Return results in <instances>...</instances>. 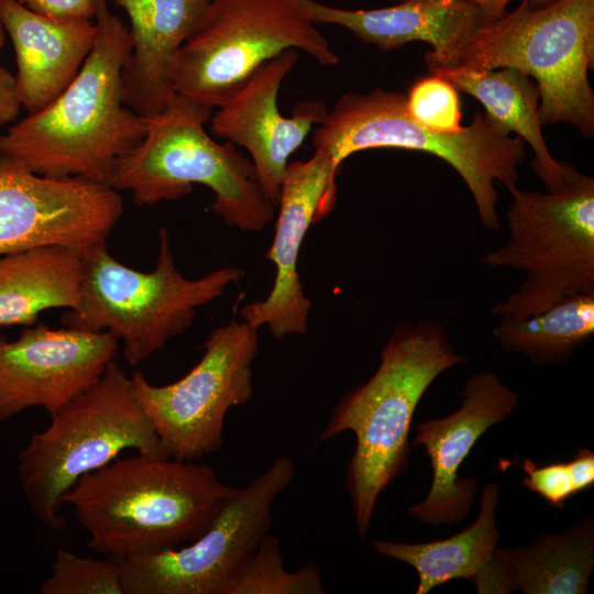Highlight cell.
Wrapping results in <instances>:
<instances>
[{
  "mask_svg": "<svg viewBox=\"0 0 594 594\" xmlns=\"http://www.w3.org/2000/svg\"><path fill=\"white\" fill-rule=\"evenodd\" d=\"M296 1L315 24L343 26L362 42L383 51L416 41L430 44L432 51L425 56L429 70L452 67L463 45L484 23L481 11L466 0H406L371 10Z\"/></svg>",
  "mask_w": 594,
  "mask_h": 594,
  "instance_id": "cell-18",
  "label": "cell"
},
{
  "mask_svg": "<svg viewBox=\"0 0 594 594\" xmlns=\"http://www.w3.org/2000/svg\"><path fill=\"white\" fill-rule=\"evenodd\" d=\"M234 490L207 464L139 453L85 474L62 503L89 535L88 548L125 559L197 539Z\"/></svg>",
  "mask_w": 594,
  "mask_h": 594,
  "instance_id": "cell-2",
  "label": "cell"
},
{
  "mask_svg": "<svg viewBox=\"0 0 594 594\" xmlns=\"http://www.w3.org/2000/svg\"><path fill=\"white\" fill-rule=\"evenodd\" d=\"M476 7L484 16V23L492 22L506 13V7L512 0H466ZM557 0H531L535 6H547Z\"/></svg>",
  "mask_w": 594,
  "mask_h": 594,
  "instance_id": "cell-32",
  "label": "cell"
},
{
  "mask_svg": "<svg viewBox=\"0 0 594 594\" xmlns=\"http://www.w3.org/2000/svg\"><path fill=\"white\" fill-rule=\"evenodd\" d=\"M594 333V294L565 297L524 318L499 319L493 334L507 352L538 365L563 364Z\"/></svg>",
  "mask_w": 594,
  "mask_h": 594,
  "instance_id": "cell-25",
  "label": "cell"
},
{
  "mask_svg": "<svg viewBox=\"0 0 594 594\" xmlns=\"http://www.w3.org/2000/svg\"><path fill=\"white\" fill-rule=\"evenodd\" d=\"M519 466L525 473L524 485L557 508L594 484V453L585 448H579L568 462L537 465L525 459Z\"/></svg>",
  "mask_w": 594,
  "mask_h": 594,
  "instance_id": "cell-28",
  "label": "cell"
},
{
  "mask_svg": "<svg viewBox=\"0 0 594 594\" xmlns=\"http://www.w3.org/2000/svg\"><path fill=\"white\" fill-rule=\"evenodd\" d=\"M466 361L440 323H400L384 344L376 372L333 408L318 440L348 430L355 435L346 486L361 540L370 530L378 496L407 466L420 399L441 373Z\"/></svg>",
  "mask_w": 594,
  "mask_h": 594,
  "instance_id": "cell-3",
  "label": "cell"
},
{
  "mask_svg": "<svg viewBox=\"0 0 594 594\" xmlns=\"http://www.w3.org/2000/svg\"><path fill=\"white\" fill-rule=\"evenodd\" d=\"M298 58L286 50L260 66L249 80L211 114V132L244 147L265 197L276 206L290 155L327 113L320 101H302L292 117L280 114L277 96Z\"/></svg>",
  "mask_w": 594,
  "mask_h": 594,
  "instance_id": "cell-16",
  "label": "cell"
},
{
  "mask_svg": "<svg viewBox=\"0 0 594 594\" xmlns=\"http://www.w3.org/2000/svg\"><path fill=\"white\" fill-rule=\"evenodd\" d=\"M158 238L156 265L147 273L117 261L106 242L85 250L79 302L61 318L65 328L116 334L131 366L182 334L191 326L197 308L219 298L245 275L241 268L227 266L188 279L176 267L166 228L158 230Z\"/></svg>",
  "mask_w": 594,
  "mask_h": 594,
  "instance_id": "cell-8",
  "label": "cell"
},
{
  "mask_svg": "<svg viewBox=\"0 0 594 594\" xmlns=\"http://www.w3.org/2000/svg\"><path fill=\"white\" fill-rule=\"evenodd\" d=\"M21 106L15 77L0 67V129L16 119Z\"/></svg>",
  "mask_w": 594,
  "mask_h": 594,
  "instance_id": "cell-31",
  "label": "cell"
},
{
  "mask_svg": "<svg viewBox=\"0 0 594 594\" xmlns=\"http://www.w3.org/2000/svg\"><path fill=\"white\" fill-rule=\"evenodd\" d=\"M0 16L15 51L21 103L34 113L74 80L95 44L96 23L47 18L18 0H0Z\"/></svg>",
  "mask_w": 594,
  "mask_h": 594,
  "instance_id": "cell-20",
  "label": "cell"
},
{
  "mask_svg": "<svg viewBox=\"0 0 594 594\" xmlns=\"http://www.w3.org/2000/svg\"><path fill=\"white\" fill-rule=\"evenodd\" d=\"M50 571L40 585L41 594H123L117 559L79 557L58 549Z\"/></svg>",
  "mask_w": 594,
  "mask_h": 594,
  "instance_id": "cell-27",
  "label": "cell"
},
{
  "mask_svg": "<svg viewBox=\"0 0 594 594\" xmlns=\"http://www.w3.org/2000/svg\"><path fill=\"white\" fill-rule=\"evenodd\" d=\"M118 349L110 331L35 323L15 340L0 334V421L31 407L52 417L101 378Z\"/></svg>",
  "mask_w": 594,
  "mask_h": 594,
  "instance_id": "cell-14",
  "label": "cell"
},
{
  "mask_svg": "<svg viewBox=\"0 0 594 594\" xmlns=\"http://www.w3.org/2000/svg\"><path fill=\"white\" fill-rule=\"evenodd\" d=\"M593 65L594 0H557L540 7L522 0L512 12L480 25L452 67L524 72L539 87L541 125L566 122L591 139Z\"/></svg>",
  "mask_w": 594,
  "mask_h": 594,
  "instance_id": "cell-7",
  "label": "cell"
},
{
  "mask_svg": "<svg viewBox=\"0 0 594 594\" xmlns=\"http://www.w3.org/2000/svg\"><path fill=\"white\" fill-rule=\"evenodd\" d=\"M210 0H113L131 21L133 47L122 70L124 103L143 118L161 113L176 95L177 53L202 21Z\"/></svg>",
  "mask_w": 594,
  "mask_h": 594,
  "instance_id": "cell-19",
  "label": "cell"
},
{
  "mask_svg": "<svg viewBox=\"0 0 594 594\" xmlns=\"http://www.w3.org/2000/svg\"><path fill=\"white\" fill-rule=\"evenodd\" d=\"M94 20L97 37L74 80L0 135V154L42 176L109 186L118 160L143 140L146 125L123 98L122 70L133 47L130 30L108 0H96Z\"/></svg>",
  "mask_w": 594,
  "mask_h": 594,
  "instance_id": "cell-1",
  "label": "cell"
},
{
  "mask_svg": "<svg viewBox=\"0 0 594 594\" xmlns=\"http://www.w3.org/2000/svg\"><path fill=\"white\" fill-rule=\"evenodd\" d=\"M51 418L19 453L18 479L33 513L52 530L67 528L59 514L62 498L85 474L127 449L168 458L136 399L132 378L114 361L95 385Z\"/></svg>",
  "mask_w": 594,
  "mask_h": 594,
  "instance_id": "cell-6",
  "label": "cell"
},
{
  "mask_svg": "<svg viewBox=\"0 0 594 594\" xmlns=\"http://www.w3.org/2000/svg\"><path fill=\"white\" fill-rule=\"evenodd\" d=\"M212 108L176 94L158 114L144 118L143 140L117 162L109 187L130 190L136 206L176 200L201 184L228 227L260 231L274 218L251 160L233 143H217L206 131Z\"/></svg>",
  "mask_w": 594,
  "mask_h": 594,
  "instance_id": "cell-5",
  "label": "cell"
},
{
  "mask_svg": "<svg viewBox=\"0 0 594 594\" xmlns=\"http://www.w3.org/2000/svg\"><path fill=\"white\" fill-rule=\"evenodd\" d=\"M508 592L584 594L594 569V520L563 534H543L528 547H498Z\"/></svg>",
  "mask_w": 594,
  "mask_h": 594,
  "instance_id": "cell-24",
  "label": "cell"
},
{
  "mask_svg": "<svg viewBox=\"0 0 594 594\" xmlns=\"http://www.w3.org/2000/svg\"><path fill=\"white\" fill-rule=\"evenodd\" d=\"M506 188L508 237L483 263L519 271L524 280L492 314L524 318L565 297L594 294V179L572 165L560 190Z\"/></svg>",
  "mask_w": 594,
  "mask_h": 594,
  "instance_id": "cell-9",
  "label": "cell"
},
{
  "mask_svg": "<svg viewBox=\"0 0 594 594\" xmlns=\"http://www.w3.org/2000/svg\"><path fill=\"white\" fill-rule=\"evenodd\" d=\"M84 274V251L41 245L0 255V328L33 326L42 311L75 309Z\"/></svg>",
  "mask_w": 594,
  "mask_h": 594,
  "instance_id": "cell-22",
  "label": "cell"
},
{
  "mask_svg": "<svg viewBox=\"0 0 594 594\" xmlns=\"http://www.w3.org/2000/svg\"><path fill=\"white\" fill-rule=\"evenodd\" d=\"M405 100V94L382 88L341 95L315 130L314 147L330 156L337 173L346 157L369 148L421 151L442 158L468 186L482 224L498 231L495 183H517L525 141L481 110L458 132L432 130L409 116Z\"/></svg>",
  "mask_w": 594,
  "mask_h": 594,
  "instance_id": "cell-4",
  "label": "cell"
},
{
  "mask_svg": "<svg viewBox=\"0 0 594 594\" xmlns=\"http://www.w3.org/2000/svg\"><path fill=\"white\" fill-rule=\"evenodd\" d=\"M330 156L318 148L306 161L288 163L280 186L279 213L266 254L276 267L268 296L243 306L240 316L255 329L267 326L274 339L307 332L311 302L302 290L298 256L312 223L333 208L337 178Z\"/></svg>",
  "mask_w": 594,
  "mask_h": 594,
  "instance_id": "cell-15",
  "label": "cell"
},
{
  "mask_svg": "<svg viewBox=\"0 0 594 594\" xmlns=\"http://www.w3.org/2000/svg\"><path fill=\"white\" fill-rule=\"evenodd\" d=\"M4 41H6V30H4V26L0 16V48L3 46Z\"/></svg>",
  "mask_w": 594,
  "mask_h": 594,
  "instance_id": "cell-33",
  "label": "cell"
},
{
  "mask_svg": "<svg viewBox=\"0 0 594 594\" xmlns=\"http://www.w3.org/2000/svg\"><path fill=\"white\" fill-rule=\"evenodd\" d=\"M460 408L417 426L415 446H424L432 468L426 498L409 514L426 525H454L471 508L477 492L474 477H459V469L482 435L504 421L517 407L519 395L493 371L473 374L465 383Z\"/></svg>",
  "mask_w": 594,
  "mask_h": 594,
  "instance_id": "cell-17",
  "label": "cell"
},
{
  "mask_svg": "<svg viewBox=\"0 0 594 594\" xmlns=\"http://www.w3.org/2000/svg\"><path fill=\"white\" fill-rule=\"evenodd\" d=\"M320 570L314 562L289 572L284 566L279 540L266 535L230 575L221 594H323Z\"/></svg>",
  "mask_w": 594,
  "mask_h": 594,
  "instance_id": "cell-26",
  "label": "cell"
},
{
  "mask_svg": "<svg viewBox=\"0 0 594 594\" xmlns=\"http://www.w3.org/2000/svg\"><path fill=\"white\" fill-rule=\"evenodd\" d=\"M200 349L199 362L172 384L153 385L136 370L131 376L136 399L167 457L178 461L217 452L227 413L253 396L257 329L231 320L212 330Z\"/></svg>",
  "mask_w": 594,
  "mask_h": 594,
  "instance_id": "cell-11",
  "label": "cell"
},
{
  "mask_svg": "<svg viewBox=\"0 0 594 594\" xmlns=\"http://www.w3.org/2000/svg\"><path fill=\"white\" fill-rule=\"evenodd\" d=\"M122 212L107 185L42 176L0 154V255L52 244L85 251L107 241Z\"/></svg>",
  "mask_w": 594,
  "mask_h": 594,
  "instance_id": "cell-13",
  "label": "cell"
},
{
  "mask_svg": "<svg viewBox=\"0 0 594 594\" xmlns=\"http://www.w3.org/2000/svg\"><path fill=\"white\" fill-rule=\"evenodd\" d=\"M29 10L52 19H88L96 12V0H18Z\"/></svg>",
  "mask_w": 594,
  "mask_h": 594,
  "instance_id": "cell-30",
  "label": "cell"
},
{
  "mask_svg": "<svg viewBox=\"0 0 594 594\" xmlns=\"http://www.w3.org/2000/svg\"><path fill=\"white\" fill-rule=\"evenodd\" d=\"M389 1L402 2V1H406V0H389Z\"/></svg>",
  "mask_w": 594,
  "mask_h": 594,
  "instance_id": "cell-34",
  "label": "cell"
},
{
  "mask_svg": "<svg viewBox=\"0 0 594 594\" xmlns=\"http://www.w3.org/2000/svg\"><path fill=\"white\" fill-rule=\"evenodd\" d=\"M459 90L430 74L415 81L405 95L406 109L418 123L439 132H458L461 125Z\"/></svg>",
  "mask_w": 594,
  "mask_h": 594,
  "instance_id": "cell-29",
  "label": "cell"
},
{
  "mask_svg": "<svg viewBox=\"0 0 594 594\" xmlns=\"http://www.w3.org/2000/svg\"><path fill=\"white\" fill-rule=\"evenodd\" d=\"M286 50H301L322 66L340 61L296 0H210L177 53L175 92L218 108Z\"/></svg>",
  "mask_w": 594,
  "mask_h": 594,
  "instance_id": "cell-10",
  "label": "cell"
},
{
  "mask_svg": "<svg viewBox=\"0 0 594 594\" xmlns=\"http://www.w3.org/2000/svg\"><path fill=\"white\" fill-rule=\"evenodd\" d=\"M429 73L474 97L492 120L531 146L535 153L532 168L547 191L564 187L572 165L558 162L548 150L539 120L540 91L529 75L513 67L492 70L450 67L435 68Z\"/></svg>",
  "mask_w": 594,
  "mask_h": 594,
  "instance_id": "cell-23",
  "label": "cell"
},
{
  "mask_svg": "<svg viewBox=\"0 0 594 594\" xmlns=\"http://www.w3.org/2000/svg\"><path fill=\"white\" fill-rule=\"evenodd\" d=\"M294 474L293 462L279 457L235 488L191 544L117 559L123 594H221L230 575L268 534L275 501Z\"/></svg>",
  "mask_w": 594,
  "mask_h": 594,
  "instance_id": "cell-12",
  "label": "cell"
},
{
  "mask_svg": "<svg viewBox=\"0 0 594 594\" xmlns=\"http://www.w3.org/2000/svg\"><path fill=\"white\" fill-rule=\"evenodd\" d=\"M498 498V485L487 484L482 493L476 519L449 538L426 543L375 539L373 547L377 553L403 561L417 571L419 582L416 594H427L436 586L455 579L472 581L480 594L506 593L497 557Z\"/></svg>",
  "mask_w": 594,
  "mask_h": 594,
  "instance_id": "cell-21",
  "label": "cell"
}]
</instances>
